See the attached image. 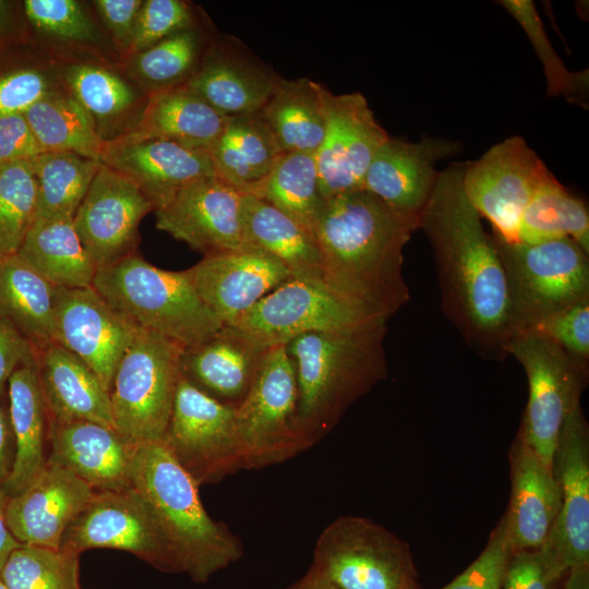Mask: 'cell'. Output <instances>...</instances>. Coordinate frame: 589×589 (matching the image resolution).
Segmentation results:
<instances>
[{"label":"cell","instance_id":"6da1fadb","mask_svg":"<svg viewBox=\"0 0 589 589\" xmlns=\"http://www.w3.org/2000/svg\"><path fill=\"white\" fill-rule=\"evenodd\" d=\"M465 166L440 171L419 229L433 250L444 314L478 356L502 361L514 335L506 280L492 236L465 193Z\"/></svg>","mask_w":589,"mask_h":589},{"label":"cell","instance_id":"7a4b0ae2","mask_svg":"<svg viewBox=\"0 0 589 589\" xmlns=\"http://www.w3.org/2000/svg\"><path fill=\"white\" fill-rule=\"evenodd\" d=\"M419 223L361 189L325 201L315 226L324 283L337 294L389 320L410 300L404 248Z\"/></svg>","mask_w":589,"mask_h":589},{"label":"cell","instance_id":"3957f363","mask_svg":"<svg viewBox=\"0 0 589 589\" xmlns=\"http://www.w3.org/2000/svg\"><path fill=\"white\" fill-rule=\"evenodd\" d=\"M386 332L387 323H383L309 333L285 345L296 372L298 421L310 447L387 376Z\"/></svg>","mask_w":589,"mask_h":589},{"label":"cell","instance_id":"277c9868","mask_svg":"<svg viewBox=\"0 0 589 589\" xmlns=\"http://www.w3.org/2000/svg\"><path fill=\"white\" fill-rule=\"evenodd\" d=\"M130 482L152 507L194 582L205 584L243 556L241 540L207 514L200 485L161 442L135 445Z\"/></svg>","mask_w":589,"mask_h":589},{"label":"cell","instance_id":"5b68a950","mask_svg":"<svg viewBox=\"0 0 589 589\" xmlns=\"http://www.w3.org/2000/svg\"><path fill=\"white\" fill-rule=\"evenodd\" d=\"M93 287L135 327L183 347L207 339L224 326L184 271L161 269L136 252L99 268Z\"/></svg>","mask_w":589,"mask_h":589},{"label":"cell","instance_id":"8992f818","mask_svg":"<svg viewBox=\"0 0 589 589\" xmlns=\"http://www.w3.org/2000/svg\"><path fill=\"white\" fill-rule=\"evenodd\" d=\"M505 275L514 334L589 299V254L563 237L537 243L491 235Z\"/></svg>","mask_w":589,"mask_h":589},{"label":"cell","instance_id":"52a82bcc","mask_svg":"<svg viewBox=\"0 0 589 589\" xmlns=\"http://www.w3.org/2000/svg\"><path fill=\"white\" fill-rule=\"evenodd\" d=\"M183 346L137 329L123 353L109 390L115 429L134 444L160 442L181 377Z\"/></svg>","mask_w":589,"mask_h":589},{"label":"cell","instance_id":"ba28073f","mask_svg":"<svg viewBox=\"0 0 589 589\" xmlns=\"http://www.w3.org/2000/svg\"><path fill=\"white\" fill-rule=\"evenodd\" d=\"M241 469L284 462L310 448L298 421V386L285 345L268 348L254 382L236 408Z\"/></svg>","mask_w":589,"mask_h":589},{"label":"cell","instance_id":"9c48e42d","mask_svg":"<svg viewBox=\"0 0 589 589\" xmlns=\"http://www.w3.org/2000/svg\"><path fill=\"white\" fill-rule=\"evenodd\" d=\"M311 567L340 589H413L409 545L368 518L345 515L320 533Z\"/></svg>","mask_w":589,"mask_h":589},{"label":"cell","instance_id":"30bf717a","mask_svg":"<svg viewBox=\"0 0 589 589\" xmlns=\"http://www.w3.org/2000/svg\"><path fill=\"white\" fill-rule=\"evenodd\" d=\"M506 352L521 364L528 378V402L518 435L544 462L552 465L562 425L580 406L589 366L536 329L515 333Z\"/></svg>","mask_w":589,"mask_h":589},{"label":"cell","instance_id":"8fae6325","mask_svg":"<svg viewBox=\"0 0 589 589\" xmlns=\"http://www.w3.org/2000/svg\"><path fill=\"white\" fill-rule=\"evenodd\" d=\"M387 322L344 299L322 279L290 277L231 325L271 348L309 333L351 330Z\"/></svg>","mask_w":589,"mask_h":589},{"label":"cell","instance_id":"7c38bea8","mask_svg":"<svg viewBox=\"0 0 589 589\" xmlns=\"http://www.w3.org/2000/svg\"><path fill=\"white\" fill-rule=\"evenodd\" d=\"M59 549L79 554L91 549L122 550L161 572L183 573L155 513L132 486L95 491L65 529Z\"/></svg>","mask_w":589,"mask_h":589},{"label":"cell","instance_id":"4fadbf2b","mask_svg":"<svg viewBox=\"0 0 589 589\" xmlns=\"http://www.w3.org/2000/svg\"><path fill=\"white\" fill-rule=\"evenodd\" d=\"M236 408L180 377L169 423L160 441L199 485L241 470Z\"/></svg>","mask_w":589,"mask_h":589},{"label":"cell","instance_id":"5bb4252c","mask_svg":"<svg viewBox=\"0 0 589 589\" xmlns=\"http://www.w3.org/2000/svg\"><path fill=\"white\" fill-rule=\"evenodd\" d=\"M542 159L519 135L491 146L478 160L466 163L462 187L493 231L517 241L520 216L540 184L551 175Z\"/></svg>","mask_w":589,"mask_h":589},{"label":"cell","instance_id":"9a60e30c","mask_svg":"<svg viewBox=\"0 0 589 589\" xmlns=\"http://www.w3.org/2000/svg\"><path fill=\"white\" fill-rule=\"evenodd\" d=\"M325 133L315 153L323 199L361 190L366 170L389 137L360 92L334 94L323 85Z\"/></svg>","mask_w":589,"mask_h":589},{"label":"cell","instance_id":"2e32d148","mask_svg":"<svg viewBox=\"0 0 589 589\" xmlns=\"http://www.w3.org/2000/svg\"><path fill=\"white\" fill-rule=\"evenodd\" d=\"M154 208L129 179L100 163L72 223L97 268L136 252L139 227Z\"/></svg>","mask_w":589,"mask_h":589},{"label":"cell","instance_id":"e0dca14e","mask_svg":"<svg viewBox=\"0 0 589 589\" xmlns=\"http://www.w3.org/2000/svg\"><path fill=\"white\" fill-rule=\"evenodd\" d=\"M137 329L93 286L56 290L53 341L83 360L109 390Z\"/></svg>","mask_w":589,"mask_h":589},{"label":"cell","instance_id":"ac0fdd59","mask_svg":"<svg viewBox=\"0 0 589 589\" xmlns=\"http://www.w3.org/2000/svg\"><path fill=\"white\" fill-rule=\"evenodd\" d=\"M243 193L216 176L183 188L155 211L157 229L204 256L250 245L242 225Z\"/></svg>","mask_w":589,"mask_h":589},{"label":"cell","instance_id":"d6986e66","mask_svg":"<svg viewBox=\"0 0 589 589\" xmlns=\"http://www.w3.org/2000/svg\"><path fill=\"white\" fill-rule=\"evenodd\" d=\"M53 58L61 85L88 113L104 143L134 132L148 95L122 62L92 55Z\"/></svg>","mask_w":589,"mask_h":589},{"label":"cell","instance_id":"ffe728a7","mask_svg":"<svg viewBox=\"0 0 589 589\" xmlns=\"http://www.w3.org/2000/svg\"><path fill=\"white\" fill-rule=\"evenodd\" d=\"M100 163L133 182L154 212L187 185L215 176L207 151L132 134L104 143Z\"/></svg>","mask_w":589,"mask_h":589},{"label":"cell","instance_id":"44dd1931","mask_svg":"<svg viewBox=\"0 0 589 589\" xmlns=\"http://www.w3.org/2000/svg\"><path fill=\"white\" fill-rule=\"evenodd\" d=\"M224 325H231L291 277L276 257L253 245L204 256L184 271Z\"/></svg>","mask_w":589,"mask_h":589},{"label":"cell","instance_id":"7402d4cb","mask_svg":"<svg viewBox=\"0 0 589 589\" xmlns=\"http://www.w3.org/2000/svg\"><path fill=\"white\" fill-rule=\"evenodd\" d=\"M281 77L237 38L217 35L201 64L182 86L225 117L255 113Z\"/></svg>","mask_w":589,"mask_h":589},{"label":"cell","instance_id":"603a6c76","mask_svg":"<svg viewBox=\"0 0 589 589\" xmlns=\"http://www.w3.org/2000/svg\"><path fill=\"white\" fill-rule=\"evenodd\" d=\"M459 149V143L444 137L424 136L408 142L389 135L373 157L362 189L420 224L438 178L436 163Z\"/></svg>","mask_w":589,"mask_h":589},{"label":"cell","instance_id":"cb8c5ba5","mask_svg":"<svg viewBox=\"0 0 589 589\" xmlns=\"http://www.w3.org/2000/svg\"><path fill=\"white\" fill-rule=\"evenodd\" d=\"M552 467L561 508L549 540L567 568L589 564V425L580 406L562 425Z\"/></svg>","mask_w":589,"mask_h":589},{"label":"cell","instance_id":"d4e9b609","mask_svg":"<svg viewBox=\"0 0 589 589\" xmlns=\"http://www.w3.org/2000/svg\"><path fill=\"white\" fill-rule=\"evenodd\" d=\"M94 492L70 470L48 459L25 490L9 497L7 525L22 544L59 549L65 529Z\"/></svg>","mask_w":589,"mask_h":589},{"label":"cell","instance_id":"484cf974","mask_svg":"<svg viewBox=\"0 0 589 589\" xmlns=\"http://www.w3.org/2000/svg\"><path fill=\"white\" fill-rule=\"evenodd\" d=\"M49 460L70 470L94 491L131 488L135 449L115 428L93 421L49 424Z\"/></svg>","mask_w":589,"mask_h":589},{"label":"cell","instance_id":"4316f807","mask_svg":"<svg viewBox=\"0 0 589 589\" xmlns=\"http://www.w3.org/2000/svg\"><path fill=\"white\" fill-rule=\"evenodd\" d=\"M267 350L233 325H224L207 339L183 348L180 373L203 393L237 408L250 390Z\"/></svg>","mask_w":589,"mask_h":589},{"label":"cell","instance_id":"83f0119b","mask_svg":"<svg viewBox=\"0 0 589 589\" xmlns=\"http://www.w3.org/2000/svg\"><path fill=\"white\" fill-rule=\"evenodd\" d=\"M510 498L504 514L513 552L536 549L550 538L561 508L552 465L517 434L509 449Z\"/></svg>","mask_w":589,"mask_h":589},{"label":"cell","instance_id":"f1b7e54d","mask_svg":"<svg viewBox=\"0 0 589 589\" xmlns=\"http://www.w3.org/2000/svg\"><path fill=\"white\" fill-rule=\"evenodd\" d=\"M50 423L93 421L113 426L109 389L77 356L52 342L36 353Z\"/></svg>","mask_w":589,"mask_h":589},{"label":"cell","instance_id":"f546056e","mask_svg":"<svg viewBox=\"0 0 589 589\" xmlns=\"http://www.w3.org/2000/svg\"><path fill=\"white\" fill-rule=\"evenodd\" d=\"M7 396L15 455L12 470L0 488L8 497H12L34 481L49 458L46 450L49 420L39 385L36 356L12 373Z\"/></svg>","mask_w":589,"mask_h":589},{"label":"cell","instance_id":"4dcf8cb0","mask_svg":"<svg viewBox=\"0 0 589 589\" xmlns=\"http://www.w3.org/2000/svg\"><path fill=\"white\" fill-rule=\"evenodd\" d=\"M28 38L52 57L92 55L122 62L89 1L22 0Z\"/></svg>","mask_w":589,"mask_h":589},{"label":"cell","instance_id":"1f68e13d","mask_svg":"<svg viewBox=\"0 0 589 589\" xmlns=\"http://www.w3.org/2000/svg\"><path fill=\"white\" fill-rule=\"evenodd\" d=\"M215 176L242 193H250L284 154L260 111L227 117L207 149Z\"/></svg>","mask_w":589,"mask_h":589},{"label":"cell","instance_id":"d6a6232c","mask_svg":"<svg viewBox=\"0 0 589 589\" xmlns=\"http://www.w3.org/2000/svg\"><path fill=\"white\" fill-rule=\"evenodd\" d=\"M242 225L247 242L281 262L291 277L322 279L315 235L263 199L243 193Z\"/></svg>","mask_w":589,"mask_h":589},{"label":"cell","instance_id":"836d02e7","mask_svg":"<svg viewBox=\"0 0 589 589\" xmlns=\"http://www.w3.org/2000/svg\"><path fill=\"white\" fill-rule=\"evenodd\" d=\"M56 290L16 253L0 256V320L17 330L36 353L55 342Z\"/></svg>","mask_w":589,"mask_h":589},{"label":"cell","instance_id":"e575fe53","mask_svg":"<svg viewBox=\"0 0 589 589\" xmlns=\"http://www.w3.org/2000/svg\"><path fill=\"white\" fill-rule=\"evenodd\" d=\"M216 32L204 17L157 44L127 57V73L149 96L184 86L201 64Z\"/></svg>","mask_w":589,"mask_h":589},{"label":"cell","instance_id":"d590c367","mask_svg":"<svg viewBox=\"0 0 589 589\" xmlns=\"http://www.w3.org/2000/svg\"><path fill=\"white\" fill-rule=\"evenodd\" d=\"M16 254L56 288L92 287L98 271L70 219L36 218Z\"/></svg>","mask_w":589,"mask_h":589},{"label":"cell","instance_id":"8d00e7d4","mask_svg":"<svg viewBox=\"0 0 589 589\" xmlns=\"http://www.w3.org/2000/svg\"><path fill=\"white\" fill-rule=\"evenodd\" d=\"M226 119L199 96L179 87L149 95L142 119L131 134L207 151Z\"/></svg>","mask_w":589,"mask_h":589},{"label":"cell","instance_id":"74e56055","mask_svg":"<svg viewBox=\"0 0 589 589\" xmlns=\"http://www.w3.org/2000/svg\"><path fill=\"white\" fill-rule=\"evenodd\" d=\"M321 83L281 79L260 113L286 153H316L325 133Z\"/></svg>","mask_w":589,"mask_h":589},{"label":"cell","instance_id":"f35d334b","mask_svg":"<svg viewBox=\"0 0 589 589\" xmlns=\"http://www.w3.org/2000/svg\"><path fill=\"white\" fill-rule=\"evenodd\" d=\"M43 152H68L100 161L104 142L95 125L61 83L24 111Z\"/></svg>","mask_w":589,"mask_h":589},{"label":"cell","instance_id":"ab89813d","mask_svg":"<svg viewBox=\"0 0 589 589\" xmlns=\"http://www.w3.org/2000/svg\"><path fill=\"white\" fill-rule=\"evenodd\" d=\"M563 237L573 239L589 254L588 208L551 173L525 207L517 241L537 243Z\"/></svg>","mask_w":589,"mask_h":589},{"label":"cell","instance_id":"60d3db41","mask_svg":"<svg viewBox=\"0 0 589 589\" xmlns=\"http://www.w3.org/2000/svg\"><path fill=\"white\" fill-rule=\"evenodd\" d=\"M250 194L263 199L314 233L325 204L320 191L315 154H283Z\"/></svg>","mask_w":589,"mask_h":589},{"label":"cell","instance_id":"b9f144b4","mask_svg":"<svg viewBox=\"0 0 589 589\" xmlns=\"http://www.w3.org/2000/svg\"><path fill=\"white\" fill-rule=\"evenodd\" d=\"M37 182V215L72 220L100 161L68 152H43L32 159Z\"/></svg>","mask_w":589,"mask_h":589},{"label":"cell","instance_id":"7bdbcfd3","mask_svg":"<svg viewBox=\"0 0 589 589\" xmlns=\"http://www.w3.org/2000/svg\"><path fill=\"white\" fill-rule=\"evenodd\" d=\"M59 84L55 58L29 38L0 46V116L23 113Z\"/></svg>","mask_w":589,"mask_h":589},{"label":"cell","instance_id":"ee69618b","mask_svg":"<svg viewBox=\"0 0 589 589\" xmlns=\"http://www.w3.org/2000/svg\"><path fill=\"white\" fill-rule=\"evenodd\" d=\"M0 578L8 589H81L80 554L22 544L9 555Z\"/></svg>","mask_w":589,"mask_h":589},{"label":"cell","instance_id":"f6af8a7d","mask_svg":"<svg viewBox=\"0 0 589 589\" xmlns=\"http://www.w3.org/2000/svg\"><path fill=\"white\" fill-rule=\"evenodd\" d=\"M498 3L517 21L542 63L549 96H563L568 103L588 108V70L569 71L555 52L531 0H501Z\"/></svg>","mask_w":589,"mask_h":589},{"label":"cell","instance_id":"bcb514c9","mask_svg":"<svg viewBox=\"0 0 589 589\" xmlns=\"http://www.w3.org/2000/svg\"><path fill=\"white\" fill-rule=\"evenodd\" d=\"M36 215L32 159L0 165V256L17 252Z\"/></svg>","mask_w":589,"mask_h":589},{"label":"cell","instance_id":"7dc6e473","mask_svg":"<svg viewBox=\"0 0 589 589\" xmlns=\"http://www.w3.org/2000/svg\"><path fill=\"white\" fill-rule=\"evenodd\" d=\"M206 16L200 7L190 1L143 0L127 57L197 24Z\"/></svg>","mask_w":589,"mask_h":589},{"label":"cell","instance_id":"c3c4849f","mask_svg":"<svg viewBox=\"0 0 589 589\" xmlns=\"http://www.w3.org/2000/svg\"><path fill=\"white\" fill-rule=\"evenodd\" d=\"M567 569L548 540L539 548L513 552L502 589H560Z\"/></svg>","mask_w":589,"mask_h":589},{"label":"cell","instance_id":"681fc988","mask_svg":"<svg viewBox=\"0 0 589 589\" xmlns=\"http://www.w3.org/2000/svg\"><path fill=\"white\" fill-rule=\"evenodd\" d=\"M513 550L505 517L491 531L481 554L453 581L441 589H502Z\"/></svg>","mask_w":589,"mask_h":589},{"label":"cell","instance_id":"f907efd6","mask_svg":"<svg viewBox=\"0 0 589 589\" xmlns=\"http://www.w3.org/2000/svg\"><path fill=\"white\" fill-rule=\"evenodd\" d=\"M531 329L545 334L568 356L589 366V299L548 316Z\"/></svg>","mask_w":589,"mask_h":589},{"label":"cell","instance_id":"816d5d0a","mask_svg":"<svg viewBox=\"0 0 589 589\" xmlns=\"http://www.w3.org/2000/svg\"><path fill=\"white\" fill-rule=\"evenodd\" d=\"M143 0H92L94 13L123 61L130 50Z\"/></svg>","mask_w":589,"mask_h":589},{"label":"cell","instance_id":"f5cc1de1","mask_svg":"<svg viewBox=\"0 0 589 589\" xmlns=\"http://www.w3.org/2000/svg\"><path fill=\"white\" fill-rule=\"evenodd\" d=\"M40 153L24 112L0 116V165L31 160Z\"/></svg>","mask_w":589,"mask_h":589},{"label":"cell","instance_id":"db71d44e","mask_svg":"<svg viewBox=\"0 0 589 589\" xmlns=\"http://www.w3.org/2000/svg\"><path fill=\"white\" fill-rule=\"evenodd\" d=\"M35 356L29 342L11 325L0 320V399L8 398V382L12 373Z\"/></svg>","mask_w":589,"mask_h":589},{"label":"cell","instance_id":"11a10c76","mask_svg":"<svg viewBox=\"0 0 589 589\" xmlns=\"http://www.w3.org/2000/svg\"><path fill=\"white\" fill-rule=\"evenodd\" d=\"M21 38H28L22 1L0 0V46Z\"/></svg>","mask_w":589,"mask_h":589},{"label":"cell","instance_id":"9f6ffc18","mask_svg":"<svg viewBox=\"0 0 589 589\" xmlns=\"http://www.w3.org/2000/svg\"><path fill=\"white\" fill-rule=\"evenodd\" d=\"M0 399V484L9 477L15 455L9 405Z\"/></svg>","mask_w":589,"mask_h":589},{"label":"cell","instance_id":"6f0895ef","mask_svg":"<svg viewBox=\"0 0 589 589\" xmlns=\"http://www.w3.org/2000/svg\"><path fill=\"white\" fill-rule=\"evenodd\" d=\"M8 501L9 497L0 488V570L12 551L22 545V543L13 537L7 525L5 509Z\"/></svg>","mask_w":589,"mask_h":589},{"label":"cell","instance_id":"680465c9","mask_svg":"<svg viewBox=\"0 0 589 589\" xmlns=\"http://www.w3.org/2000/svg\"><path fill=\"white\" fill-rule=\"evenodd\" d=\"M286 589H340L329 579L310 566L309 570Z\"/></svg>","mask_w":589,"mask_h":589},{"label":"cell","instance_id":"91938a15","mask_svg":"<svg viewBox=\"0 0 589 589\" xmlns=\"http://www.w3.org/2000/svg\"><path fill=\"white\" fill-rule=\"evenodd\" d=\"M560 589H589V564L569 567Z\"/></svg>","mask_w":589,"mask_h":589},{"label":"cell","instance_id":"94428289","mask_svg":"<svg viewBox=\"0 0 589 589\" xmlns=\"http://www.w3.org/2000/svg\"><path fill=\"white\" fill-rule=\"evenodd\" d=\"M0 589H8L1 578H0Z\"/></svg>","mask_w":589,"mask_h":589},{"label":"cell","instance_id":"6125c7cd","mask_svg":"<svg viewBox=\"0 0 589 589\" xmlns=\"http://www.w3.org/2000/svg\"><path fill=\"white\" fill-rule=\"evenodd\" d=\"M413 589H420V587H419V586H417V587H416V588H413Z\"/></svg>","mask_w":589,"mask_h":589}]
</instances>
